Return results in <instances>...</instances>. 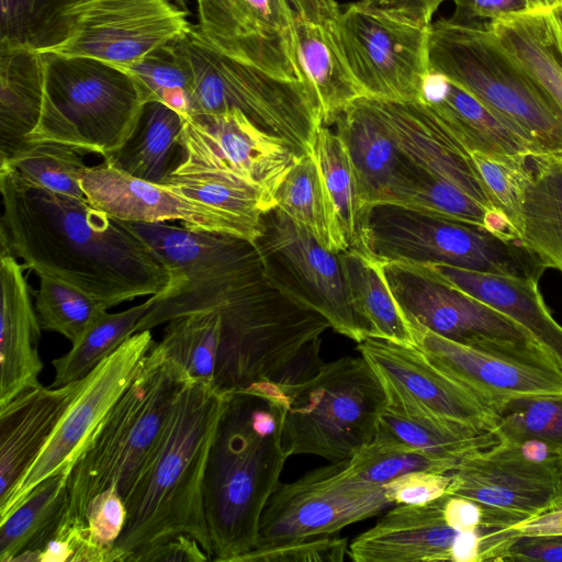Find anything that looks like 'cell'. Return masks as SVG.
I'll list each match as a JSON object with an SVG mask.
<instances>
[{
    "label": "cell",
    "mask_w": 562,
    "mask_h": 562,
    "mask_svg": "<svg viewBox=\"0 0 562 562\" xmlns=\"http://www.w3.org/2000/svg\"><path fill=\"white\" fill-rule=\"evenodd\" d=\"M357 348L379 376L387 406L493 432L494 411L417 347L367 337Z\"/></svg>",
    "instance_id": "obj_21"
},
{
    "label": "cell",
    "mask_w": 562,
    "mask_h": 562,
    "mask_svg": "<svg viewBox=\"0 0 562 562\" xmlns=\"http://www.w3.org/2000/svg\"><path fill=\"white\" fill-rule=\"evenodd\" d=\"M283 1L299 63L328 125L347 104L364 95L344 57L341 11L335 0Z\"/></svg>",
    "instance_id": "obj_26"
},
{
    "label": "cell",
    "mask_w": 562,
    "mask_h": 562,
    "mask_svg": "<svg viewBox=\"0 0 562 562\" xmlns=\"http://www.w3.org/2000/svg\"><path fill=\"white\" fill-rule=\"evenodd\" d=\"M183 117L162 102H147L132 135L104 161L132 177L166 184L186 159Z\"/></svg>",
    "instance_id": "obj_33"
},
{
    "label": "cell",
    "mask_w": 562,
    "mask_h": 562,
    "mask_svg": "<svg viewBox=\"0 0 562 562\" xmlns=\"http://www.w3.org/2000/svg\"><path fill=\"white\" fill-rule=\"evenodd\" d=\"M254 245L269 282L357 344L370 337L348 295L339 252L324 248L278 207L262 212Z\"/></svg>",
    "instance_id": "obj_14"
},
{
    "label": "cell",
    "mask_w": 562,
    "mask_h": 562,
    "mask_svg": "<svg viewBox=\"0 0 562 562\" xmlns=\"http://www.w3.org/2000/svg\"><path fill=\"white\" fill-rule=\"evenodd\" d=\"M549 18L562 50V1L559 5L549 12Z\"/></svg>",
    "instance_id": "obj_59"
},
{
    "label": "cell",
    "mask_w": 562,
    "mask_h": 562,
    "mask_svg": "<svg viewBox=\"0 0 562 562\" xmlns=\"http://www.w3.org/2000/svg\"><path fill=\"white\" fill-rule=\"evenodd\" d=\"M451 481L450 473L413 471L383 484L392 505H424L443 496Z\"/></svg>",
    "instance_id": "obj_51"
},
{
    "label": "cell",
    "mask_w": 562,
    "mask_h": 562,
    "mask_svg": "<svg viewBox=\"0 0 562 562\" xmlns=\"http://www.w3.org/2000/svg\"><path fill=\"white\" fill-rule=\"evenodd\" d=\"M195 1L196 29L216 50L276 77L307 83L283 0Z\"/></svg>",
    "instance_id": "obj_22"
},
{
    "label": "cell",
    "mask_w": 562,
    "mask_h": 562,
    "mask_svg": "<svg viewBox=\"0 0 562 562\" xmlns=\"http://www.w3.org/2000/svg\"><path fill=\"white\" fill-rule=\"evenodd\" d=\"M29 561L124 562V555L117 548L101 543L87 522L70 524L61 520L56 532L42 548L20 560Z\"/></svg>",
    "instance_id": "obj_49"
},
{
    "label": "cell",
    "mask_w": 562,
    "mask_h": 562,
    "mask_svg": "<svg viewBox=\"0 0 562 562\" xmlns=\"http://www.w3.org/2000/svg\"><path fill=\"white\" fill-rule=\"evenodd\" d=\"M349 542L340 537H316L278 546L257 547L238 562H341Z\"/></svg>",
    "instance_id": "obj_50"
},
{
    "label": "cell",
    "mask_w": 562,
    "mask_h": 562,
    "mask_svg": "<svg viewBox=\"0 0 562 562\" xmlns=\"http://www.w3.org/2000/svg\"><path fill=\"white\" fill-rule=\"evenodd\" d=\"M155 344L150 330L135 333L83 379L81 389L63 414L41 454L10 497L0 505V519L9 515L43 480L63 469L70 471L85 445L134 380Z\"/></svg>",
    "instance_id": "obj_20"
},
{
    "label": "cell",
    "mask_w": 562,
    "mask_h": 562,
    "mask_svg": "<svg viewBox=\"0 0 562 562\" xmlns=\"http://www.w3.org/2000/svg\"><path fill=\"white\" fill-rule=\"evenodd\" d=\"M166 1L176 5L177 8L181 9L183 11L189 12V10H188L189 0H166Z\"/></svg>",
    "instance_id": "obj_61"
},
{
    "label": "cell",
    "mask_w": 562,
    "mask_h": 562,
    "mask_svg": "<svg viewBox=\"0 0 562 562\" xmlns=\"http://www.w3.org/2000/svg\"><path fill=\"white\" fill-rule=\"evenodd\" d=\"M87 169L81 151L57 143H30L0 161V172L21 186L81 199Z\"/></svg>",
    "instance_id": "obj_40"
},
{
    "label": "cell",
    "mask_w": 562,
    "mask_h": 562,
    "mask_svg": "<svg viewBox=\"0 0 562 562\" xmlns=\"http://www.w3.org/2000/svg\"><path fill=\"white\" fill-rule=\"evenodd\" d=\"M211 561L201 544L189 535H178L162 543L132 553L126 562Z\"/></svg>",
    "instance_id": "obj_55"
},
{
    "label": "cell",
    "mask_w": 562,
    "mask_h": 562,
    "mask_svg": "<svg viewBox=\"0 0 562 562\" xmlns=\"http://www.w3.org/2000/svg\"><path fill=\"white\" fill-rule=\"evenodd\" d=\"M52 0H0V43L24 44Z\"/></svg>",
    "instance_id": "obj_53"
},
{
    "label": "cell",
    "mask_w": 562,
    "mask_h": 562,
    "mask_svg": "<svg viewBox=\"0 0 562 562\" xmlns=\"http://www.w3.org/2000/svg\"><path fill=\"white\" fill-rule=\"evenodd\" d=\"M40 277L35 308L42 330L55 331L76 342L108 308L83 291L48 276Z\"/></svg>",
    "instance_id": "obj_45"
},
{
    "label": "cell",
    "mask_w": 562,
    "mask_h": 562,
    "mask_svg": "<svg viewBox=\"0 0 562 562\" xmlns=\"http://www.w3.org/2000/svg\"><path fill=\"white\" fill-rule=\"evenodd\" d=\"M182 284L183 282H175L162 292L150 295L144 303L125 311L102 312L67 353L52 361L55 369L52 386H61L85 379L134 334L137 323L157 301L180 290Z\"/></svg>",
    "instance_id": "obj_39"
},
{
    "label": "cell",
    "mask_w": 562,
    "mask_h": 562,
    "mask_svg": "<svg viewBox=\"0 0 562 562\" xmlns=\"http://www.w3.org/2000/svg\"><path fill=\"white\" fill-rule=\"evenodd\" d=\"M506 532L461 531L445 518L441 497L424 505H396L349 543L356 562H501L517 537Z\"/></svg>",
    "instance_id": "obj_18"
},
{
    "label": "cell",
    "mask_w": 562,
    "mask_h": 562,
    "mask_svg": "<svg viewBox=\"0 0 562 562\" xmlns=\"http://www.w3.org/2000/svg\"><path fill=\"white\" fill-rule=\"evenodd\" d=\"M368 100L396 145L416 167L456 184L484 206L497 210L470 150L426 103L373 97Z\"/></svg>",
    "instance_id": "obj_25"
},
{
    "label": "cell",
    "mask_w": 562,
    "mask_h": 562,
    "mask_svg": "<svg viewBox=\"0 0 562 562\" xmlns=\"http://www.w3.org/2000/svg\"><path fill=\"white\" fill-rule=\"evenodd\" d=\"M282 389L284 452L329 462L352 458L374 439L387 402L379 376L362 356L323 363L310 379Z\"/></svg>",
    "instance_id": "obj_10"
},
{
    "label": "cell",
    "mask_w": 562,
    "mask_h": 562,
    "mask_svg": "<svg viewBox=\"0 0 562 562\" xmlns=\"http://www.w3.org/2000/svg\"><path fill=\"white\" fill-rule=\"evenodd\" d=\"M491 407L498 441H537L562 452V394L514 397Z\"/></svg>",
    "instance_id": "obj_43"
},
{
    "label": "cell",
    "mask_w": 562,
    "mask_h": 562,
    "mask_svg": "<svg viewBox=\"0 0 562 562\" xmlns=\"http://www.w3.org/2000/svg\"><path fill=\"white\" fill-rule=\"evenodd\" d=\"M446 493L536 518L562 508L560 454L537 441H498L465 454Z\"/></svg>",
    "instance_id": "obj_17"
},
{
    "label": "cell",
    "mask_w": 562,
    "mask_h": 562,
    "mask_svg": "<svg viewBox=\"0 0 562 562\" xmlns=\"http://www.w3.org/2000/svg\"><path fill=\"white\" fill-rule=\"evenodd\" d=\"M44 94L30 143H57L104 158L135 130L147 100L133 77L108 63L42 55Z\"/></svg>",
    "instance_id": "obj_8"
},
{
    "label": "cell",
    "mask_w": 562,
    "mask_h": 562,
    "mask_svg": "<svg viewBox=\"0 0 562 562\" xmlns=\"http://www.w3.org/2000/svg\"><path fill=\"white\" fill-rule=\"evenodd\" d=\"M68 476L63 469L46 477L0 519V562H20L56 532L68 508Z\"/></svg>",
    "instance_id": "obj_35"
},
{
    "label": "cell",
    "mask_w": 562,
    "mask_h": 562,
    "mask_svg": "<svg viewBox=\"0 0 562 562\" xmlns=\"http://www.w3.org/2000/svg\"><path fill=\"white\" fill-rule=\"evenodd\" d=\"M24 268L13 256L0 257V407L40 384L41 325Z\"/></svg>",
    "instance_id": "obj_29"
},
{
    "label": "cell",
    "mask_w": 562,
    "mask_h": 562,
    "mask_svg": "<svg viewBox=\"0 0 562 562\" xmlns=\"http://www.w3.org/2000/svg\"><path fill=\"white\" fill-rule=\"evenodd\" d=\"M561 473H562V452L560 453Z\"/></svg>",
    "instance_id": "obj_62"
},
{
    "label": "cell",
    "mask_w": 562,
    "mask_h": 562,
    "mask_svg": "<svg viewBox=\"0 0 562 562\" xmlns=\"http://www.w3.org/2000/svg\"><path fill=\"white\" fill-rule=\"evenodd\" d=\"M422 266L439 279L521 325L562 370V326L555 322L544 304L538 280L477 272L439 263Z\"/></svg>",
    "instance_id": "obj_30"
},
{
    "label": "cell",
    "mask_w": 562,
    "mask_h": 562,
    "mask_svg": "<svg viewBox=\"0 0 562 562\" xmlns=\"http://www.w3.org/2000/svg\"><path fill=\"white\" fill-rule=\"evenodd\" d=\"M363 4L424 26L446 0H360Z\"/></svg>",
    "instance_id": "obj_57"
},
{
    "label": "cell",
    "mask_w": 562,
    "mask_h": 562,
    "mask_svg": "<svg viewBox=\"0 0 562 562\" xmlns=\"http://www.w3.org/2000/svg\"><path fill=\"white\" fill-rule=\"evenodd\" d=\"M422 102L470 150L486 154L539 156L537 148L468 91L430 72Z\"/></svg>",
    "instance_id": "obj_31"
},
{
    "label": "cell",
    "mask_w": 562,
    "mask_h": 562,
    "mask_svg": "<svg viewBox=\"0 0 562 562\" xmlns=\"http://www.w3.org/2000/svg\"><path fill=\"white\" fill-rule=\"evenodd\" d=\"M562 562V533L519 535L505 549L501 562Z\"/></svg>",
    "instance_id": "obj_54"
},
{
    "label": "cell",
    "mask_w": 562,
    "mask_h": 562,
    "mask_svg": "<svg viewBox=\"0 0 562 562\" xmlns=\"http://www.w3.org/2000/svg\"><path fill=\"white\" fill-rule=\"evenodd\" d=\"M221 316L194 312L167 322L159 346L190 378L213 383L218 357Z\"/></svg>",
    "instance_id": "obj_42"
},
{
    "label": "cell",
    "mask_w": 562,
    "mask_h": 562,
    "mask_svg": "<svg viewBox=\"0 0 562 562\" xmlns=\"http://www.w3.org/2000/svg\"><path fill=\"white\" fill-rule=\"evenodd\" d=\"M520 207V239L562 272V157L532 156Z\"/></svg>",
    "instance_id": "obj_34"
},
{
    "label": "cell",
    "mask_w": 562,
    "mask_h": 562,
    "mask_svg": "<svg viewBox=\"0 0 562 562\" xmlns=\"http://www.w3.org/2000/svg\"><path fill=\"white\" fill-rule=\"evenodd\" d=\"M276 207L333 252L349 249L316 160L302 156L274 194Z\"/></svg>",
    "instance_id": "obj_37"
},
{
    "label": "cell",
    "mask_w": 562,
    "mask_h": 562,
    "mask_svg": "<svg viewBox=\"0 0 562 562\" xmlns=\"http://www.w3.org/2000/svg\"><path fill=\"white\" fill-rule=\"evenodd\" d=\"M125 519V502L119 492L111 487L91 501L86 522L101 543L113 548L123 530Z\"/></svg>",
    "instance_id": "obj_52"
},
{
    "label": "cell",
    "mask_w": 562,
    "mask_h": 562,
    "mask_svg": "<svg viewBox=\"0 0 562 562\" xmlns=\"http://www.w3.org/2000/svg\"><path fill=\"white\" fill-rule=\"evenodd\" d=\"M285 393L274 383L227 393L209 453L203 499L213 559L238 562L257 548L259 524L289 458Z\"/></svg>",
    "instance_id": "obj_2"
},
{
    "label": "cell",
    "mask_w": 562,
    "mask_h": 562,
    "mask_svg": "<svg viewBox=\"0 0 562 562\" xmlns=\"http://www.w3.org/2000/svg\"><path fill=\"white\" fill-rule=\"evenodd\" d=\"M390 506L383 486L357 476L349 459L330 462L279 485L261 515L257 547L331 536Z\"/></svg>",
    "instance_id": "obj_16"
},
{
    "label": "cell",
    "mask_w": 562,
    "mask_h": 562,
    "mask_svg": "<svg viewBox=\"0 0 562 562\" xmlns=\"http://www.w3.org/2000/svg\"><path fill=\"white\" fill-rule=\"evenodd\" d=\"M470 153L494 206L520 237V207L531 175V156Z\"/></svg>",
    "instance_id": "obj_48"
},
{
    "label": "cell",
    "mask_w": 562,
    "mask_h": 562,
    "mask_svg": "<svg viewBox=\"0 0 562 562\" xmlns=\"http://www.w3.org/2000/svg\"><path fill=\"white\" fill-rule=\"evenodd\" d=\"M429 66L526 137L540 155L562 157V108L507 54L485 22L431 23Z\"/></svg>",
    "instance_id": "obj_6"
},
{
    "label": "cell",
    "mask_w": 562,
    "mask_h": 562,
    "mask_svg": "<svg viewBox=\"0 0 562 562\" xmlns=\"http://www.w3.org/2000/svg\"><path fill=\"white\" fill-rule=\"evenodd\" d=\"M189 379L155 344L71 465L64 521L86 522L91 501L108 488H115L126 501Z\"/></svg>",
    "instance_id": "obj_5"
},
{
    "label": "cell",
    "mask_w": 562,
    "mask_h": 562,
    "mask_svg": "<svg viewBox=\"0 0 562 562\" xmlns=\"http://www.w3.org/2000/svg\"><path fill=\"white\" fill-rule=\"evenodd\" d=\"M212 310L221 316L214 386L224 393L263 382L299 384L323 366L327 319L283 294L265 273L228 292Z\"/></svg>",
    "instance_id": "obj_4"
},
{
    "label": "cell",
    "mask_w": 562,
    "mask_h": 562,
    "mask_svg": "<svg viewBox=\"0 0 562 562\" xmlns=\"http://www.w3.org/2000/svg\"><path fill=\"white\" fill-rule=\"evenodd\" d=\"M171 44L191 75L190 115L237 110L301 156L312 153L324 122L307 83L276 77L220 53L193 25Z\"/></svg>",
    "instance_id": "obj_7"
},
{
    "label": "cell",
    "mask_w": 562,
    "mask_h": 562,
    "mask_svg": "<svg viewBox=\"0 0 562 562\" xmlns=\"http://www.w3.org/2000/svg\"><path fill=\"white\" fill-rule=\"evenodd\" d=\"M456 5L454 14L450 18L456 22H486L502 19L512 14L528 11L526 0H452Z\"/></svg>",
    "instance_id": "obj_56"
},
{
    "label": "cell",
    "mask_w": 562,
    "mask_h": 562,
    "mask_svg": "<svg viewBox=\"0 0 562 562\" xmlns=\"http://www.w3.org/2000/svg\"><path fill=\"white\" fill-rule=\"evenodd\" d=\"M171 43L133 64L116 67L133 77L147 102H162L182 116H189L191 112V75Z\"/></svg>",
    "instance_id": "obj_46"
},
{
    "label": "cell",
    "mask_w": 562,
    "mask_h": 562,
    "mask_svg": "<svg viewBox=\"0 0 562 562\" xmlns=\"http://www.w3.org/2000/svg\"><path fill=\"white\" fill-rule=\"evenodd\" d=\"M177 192L260 227L262 212L274 207L254 186L210 171L175 172L166 183Z\"/></svg>",
    "instance_id": "obj_44"
},
{
    "label": "cell",
    "mask_w": 562,
    "mask_h": 562,
    "mask_svg": "<svg viewBox=\"0 0 562 562\" xmlns=\"http://www.w3.org/2000/svg\"><path fill=\"white\" fill-rule=\"evenodd\" d=\"M380 263V262H379ZM385 281L411 325L515 364L562 372L521 325L486 303L409 262L381 263Z\"/></svg>",
    "instance_id": "obj_12"
},
{
    "label": "cell",
    "mask_w": 562,
    "mask_h": 562,
    "mask_svg": "<svg viewBox=\"0 0 562 562\" xmlns=\"http://www.w3.org/2000/svg\"><path fill=\"white\" fill-rule=\"evenodd\" d=\"M374 439L407 446L435 459L460 461L465 454L498 442L492 431L434 416L385 406L380 415Z\"/></svg>",
    "instance_id": "obj_36"
},
{
    "label": "cell",
    "mask_w": 562,
    "mask_h": 562,
    "mask_svg": "<svg viewBox=\"0 0 562 562\" xmlns=\"http://www.w3.org/2000/svg\"><path fill=\"white\" fill-rule=\"evenodd\" d=\"M411 326L416 347L426 358L490 407L514 397L562 394V372L515 364L448 340L419 325Z\"/></svg>",
    "instance_id": "obj_27"
},
{
    "label": "cell",
    "mask_w": 562,
    "mask_h": 562,
    "mask_svg": "<svg viewBox=\"0 0 562 562\" xmlns=\"http://www.w3.org/2000/svg\"><path fill=\"white\" fill-rule=\"evenodd\" d=\"M180 142L186 159L176 172L227 175L259 189L274 207L279 186L302 157L237 110L184 116Z\"/></svg>",
    "instance_id": "obj_19"
},
{
    "label": "cell",
    "mask_w": 562,
    "mask_h": 562,
    "mask_svg": "<svg viewBox=\"0 0 562 562\" xmlns=\"http://www.w3.org/2000/svg\"><path fill=\"white\" fill-rule=\"evenodd\" d=\"M458 461L435 459L405 445L373 439L349 459L351 471L363 481L382 485L413 471L450 473Z\"/></svg>",
    "instance_id": "obj_47"
},
{
    "label": "cell",
    "mask_w": 562,
    "mask_h": 562,
    "mask_svg": "<svg viewBox=\"0 0 562 562\" xmlns=\"http://www.w3.org/2000/svg\"><path fill=\"white\" fill-rule=\"evenodd\" d=\"M350 303L370 337L416 347L413 328L397 305L381 263L355 250L339 252Z\"/></svg>",
    "instance_id": "obj_38"
},
{
    "label": "cell",
    "mask_w": 562,
    "mask_h": 562,
    "mask_svg": "<svg viewBox=\"0 0 562 562\" xmlns=\"http://www.w3.org/2000/svg\"><path fill=\"white\" fill-rule=\"evenodd\" d=\"M188 15L166 0H52L24 44L125 66L189 32Z\"/></svg>",
    "instance_id": "obj_11"
},
{
    "label": "cell",
    "mask_w": 562,
    "mask_h": 562,
    "mask_svg": "<svg viewBox=\"0 0 562 562\" xmlns=\"http://www.w3.org/2000/svg\"><path fill=\"white\" fill-rule=\"evenodd\" d=\"M513 528L518 536L562 533V508L521 521Z\"/></svg>",
    "instance_id": "obj_58"
},
{
    "label": "cell",
    "mask_w": 562,
    "mask_h": 562,
    "mask_svg": "<svg viewBox=\"0 0 562 562\" xmlns=\"http://www.w3.org/2000/svg\"><path fill=\"white\" fill-rule=\"evenodd\" d=\"M227 393L190 378L125 501L126 519L114 543L127 558L184 533L213 559L203 485L209 453Z\"/></svg>",
    "instance_id": "obj_3"
},
{
    "label": "cell",
    "mask_w": 562,
    "mask_h": 562,
    "mask_svg": "<svg viewBox=\"0 0 562 562\" xmlns=\"http://www.w3.org/2000/svg\"><path fill=\"white\" fill-rule=\"evenodd\" d=\"M81 187L94 207L119 220L179 221L190 229L231 234L251 243L260 233V227L244 220L183 195L168 184L132 177L104 160L88 167Z\"/></svg>",
    "instance_id": "obj_23"
},
{
    "label": "cell",
    "mask_w": 562,
    "mask_h": 562,
    "mask_svg": "<svg viewBox=\"0 0 562 562\" xmlns=\"http://www.w3.org/2000/svg\"><path fill=\"white\" fill-rule=\"evenodd\" d=\"M83 379L24 391L0 407V505L34 464Z\"/></svg>",
    "instance_id": "obj_28"
},
{
    "label": "cell",
    "mask_w": 562,
    "mask_h": 562,
    "mask_svg": "<svg viewBox=\"0 0 562 562\" xmlns=\"http://www.w3.org/2000/svg\"><path fill=\"white\" fill-rule=\"evenodd\" d=\"M529 12H550L562 0H526Z\"/></svg>",
    "instance_id": "obj_60"
},
{
    "label": "cell",
    "mask_w": 562,
    "mask_h": 562,
    "mask_svg": "<svg viewBox=\"0 0 562 562\" xmlns=\"http://www.w3.org/2000/svg\"><path fill=\"white\" fill-rule=\"evenodd\" d=\"M43 94L42 55L25 44L0 43V161L30 144Z\"/></svg>",
    "instance_id": "obj_32"
},
{
    "label": "cell",
    "mask_w": 562,
    "mask_h": 562,
    "mask_svg": "<svg viewBox=\"0 0 562 562\" xmlns=\"http://www.w3.org/2000/svg\"><path fill=\"white\" fill-rule=\"evenodd\" d=\"M429 31L361 1L340 15V41L349 71L364 95L422 101L430 75Z\"/></svg>",
    "instance_id": "obj_15"
},
{
    "label": "cell",
    "mask_w": 562,
    "mask_h": 562,
    "mask_svg": "<svg viewBox=\"0 0 562 562\" xmlns=\"http://www.w3.org/2000/svg\"><path fill=\"white\" fill-rule=\"evenodd\" d=\"M329 124L349 156L364 221L373 205L405 204L418 187L422 170L396 145L368 97L351 101Z\"/></svg>",
    "instance_id": "obj_24"
},
{
    "label": "cell",
    "mask_w": 562,
    "mask_h": 562,
    "mask_svg": "<svg viewBox=\"0 0 562 562\" xmlns=\"http://www.w3.org/2000/svg\"><path fill=\"white\" fill-rule=\"evenodd\" d=\"M0 257L75 286L106 308L155 295L175 276L128 224L76 198L14 182L0 172Z\"/></svg>",
    "instance_id": "obj_1"
},
{
    "label": "cell",
    "mask_w": 562,
    "mask_h": 562,
    "mask_svg": "<svg viewBox=\"0 0 562 562\" xmlns=\"http://www.w3.org/2000/svg\"><path fill=\"white\" fill-rule=\"evenodd\" d=\"M311 154L319 168L349 249L357 251L362 240L364 218L347 150L335 131L323 125Z\"/></svg>",
    "instance_id": "obj_41"
},
{
    "label": "cell",
    "mask_w": 562,
    "mask_h": 562,
    "mask_svg": "<svg viewBox=\"0 0 562 562\" xmlns=\"http://www.w3.org/2000/svg\"><path fill=\"white\" fill-rule=\"evenodd\" d=\"M357 252L380 263H439L538 281L550 268L520 239L390 203L368 211Z\"/></svg>",
    "instance_id": "obj_9"
},
{
    "label": "cell",
    "mask_w": 562,
    "mask_h": 562,
    "mask_svg": "<svg viewBox=\"0 0 562 562\" xmlns=\"http://www.w3.org/2000/svg\"><path fill=\"white\" fill-rule=\"evenodd\" d=\"M175 276L186 282L160 299L135 326L151 330L172 318L212 310L228 292L263 274L255 245L217 232L190 229L168 222H127Z\"/></svg>",
    "instance_id": "obj_13"
}]
</instances>
